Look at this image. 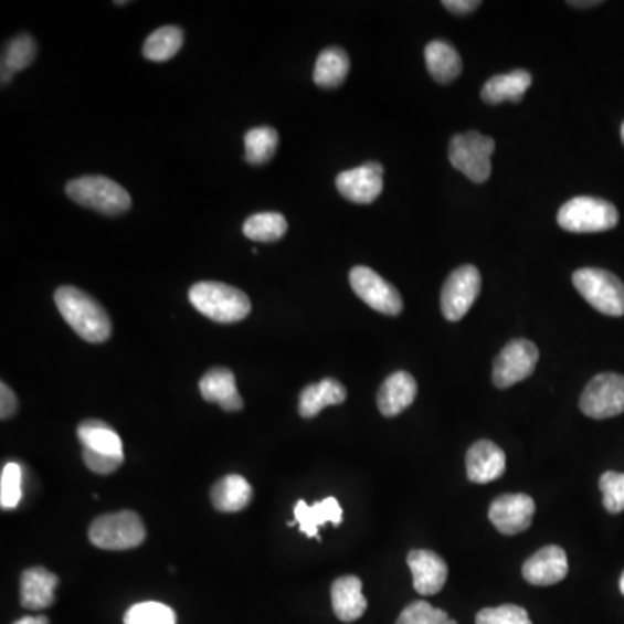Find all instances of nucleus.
<instances>
[{"label":"nucleus","instance_id":"1","mask_svg":"<svg viewBox=\"0 0 624 624\" xmlns=\"http://www.w3.org/2000/svg\"><path fill=\"white\" fill-rule=\"evenodd\" d=\"M54 303L72 330L85 342L103 343L112 335V321L105 307L89 294L75 286H61L54 294Z\"/></svg>","mask_w":624,"mask_h":624},{"label":"nucleus","instance_id":"2","mask_svg":"<svg viewBox=\"0 0 624 624\" xmlns=\"http://www.w3.org/2000/svg\"><path fill=\"white\" fill-rule=\"evenodd\" d=\"M82 444V458L96 474H114L124 464V446L120 435L102 420H85L77 429Z\"/></svg>","mask_w":624,"mask_h":624},{"label":"nucleus","instance_id":"3","mask_svg":"<svg viewBox=\"0 0 624 624\" xmlns=\"http://www.w3.org/2000/svg\"><path fill=\"white\" fill-rule=\"evenodd\" d=\"M190 303L198 313L215 322H239L252 310L246 294L219 282H200L191 286Z\"/></svg>","mask_w":624,"mask_h":624},{"label":"nucleus","instance_id":"4","mask_svg":"<svg viewBox=\"0 0 624 624\" xmlns=\"http://www.w3.org/2000/svg\"><path fill=\"white\" fill-rule=\"evenodd\" d=\"M66 194L78 205L112 218L125 214L133 205L130 194L118 182L105 176H84L73 179L66 184Z\"/></svg>","mask_w":624,"mask_h":624},{"label":"nucleus","instance_id":"5","mask_svg":"<svg viewBox=\"0 0 624 624\" xmlns=\"http://www.w3.org/2000/svg\"><path fill=\"white\" fill-rule=\"evenodd\" d=\"M557 222L569 233H602L617 226L620 214L601 198L578 197L560 207Z\"/></svg>","mask_w":624,"mask_h":624},{"label":"nucleus","instance_id":"6","mask_svg":"<svg viewBox=\"0 0 624 624\" xmlns=\"http://www.w3.org/2000/svg\"><path fill=\"white\" fill-rule=\"evenodd\" d=\"M572 283L581 297L605 316H624V285L616 274L584 267L572 274Z\"/></svg>","mask_w":624,"mask_h":624},{"label":"nucleus","instance_id":"7","mask_svg":"<svg viewBox=\"0 0 624 624\" xmlns=\"http://www.w3.org/2000/svg\"><path fill=\"white\" fill-rule=\"evenodd\" d=\"M495 149V139L477 130L456 134L450 142V161L472 182L483 184L491 176V157Z\"/></svg>","mask_w":624,"mask_h":624},{"label":"nucleus","instance_id":"8","mask_svg":"<svg viewBox=\"0 0 624 624\" xmlns=\"http://www.w3.org/2000/svg\"><path fill=\"white\" fill-rule=\"evenodd\" d=\"M89 540L102 550H130L146 540L145 523L136 511L106 514L91 523Z\"/></svg>","mask_w":624,"mask_h":624},{"label":"nucleus","instance_id":"9","mask_svg":"<svg viewBox=\"0 0 624 624\" xmlns=\"http://www.w3.org/2000/svg\"><path fill=\"white\" fill-rule=\"evenodd\" d=\"M584 415L593 420L613 419L624 413V377L620 373H601L584 387L580 399Z\"/></svg>","mask_w":624,"mask_h":624},{"label":"nucleus","instance_id":"10","mask_svg":"<svg viewBox=\"0 0 624 624\" xmlns=\"http://www.w3.org/2000/svg\"><path fill=\"white\" fill-rule=\"evenodd\" d=\"M540 351L531 340L516 339L501 349L493 364V383L498 389H508L535 373Z\"/></svg>","mask_w":624,"mask_h":624},{"label":"nucleus","instance_id":"11","mask_svg":"<svg viewBox=\"0 0 624 624\" xmlns=\"http://www.w3.org/2000/svg\"><path fill=\"white\" fill-rule=\"evenodd\" d=\"M479 269L476 266H462L453 271L441 292V309L447 321H459L467 315L480 294Z\"/></svg>","mask_w":624,"mask_h":624},{"label":"nucleus","instance_id":"12","mask_svg":"<svg viewBox=\"0 0 624 624\" xmlns=\"http://www.w3.org/2000/svg\"><path fill=\"white\" fill-rule=\"evenodd\" d=\"M349 282L355 294L377 313L387 316H399L403 313V298L399 292L370 267H352Z\"/></svg>","mask_w":624,"mask_h":624},{"label":"nucleus","instance_id":"13","mask_svg":"<svg viewBox=\"0 0 624 624\" xmlns=\"http://www.w3.org/2000/svg\"><path fill=\"white\" fill-rule=\"evenodd\" d=\"M335 184L349 202L368 205L382 194L383 166L379 161H364L361 167L340 172Z\"/></svg>","mask_w":624,"mask_h":624},{"label":"nucleus","instance_id":"14","mask_svg":"<svg viewBox=\"0 0 624 624\" xmlns=\"http://www.w3.org/2000/svg\"><path fill=\"white\" fill-rule=\"evenodd\" d=\"M535 499L529 495H501L489 507V520L501 535L514 536L528 531L535 517Z\"/></svg>","mask_w":624,"mask_h":624},{"label":"nucleus","instance_id":"15","mask_svg":"<svg viewBox=\"0 0 624 624\" xmlns=\"http://www.w3.org/2000/svg\"><path fill=\"white\" fill-rule=\"evenodd\" d=\"M568 556L557 544L543 547L522 565V577L535 586H552L568 577Z\"/></svg>","mask_w":624,"mask_h":624},{"label":"nucleus","instance_id":"16","mask_svg":"<svg viewBox=\"0 0 624 624\" xmlns=\"http://www.w3.org/2000/svg\"><path fill=\"white\" fill-rule=\"evenodd\" d=\"M408 565L413 574V586L420 595H435L444 589L447 564L443 557L431 550H411Z\"/></svg>","mask_w":624,"mask_h":624},{"label":"nucleus","instance_id":"17","mask_svg":"<svg viewBox=\"0 0 624 624\" xmlns=\"http://www.w3.org/2000/svg\"><path fill=\"white\" fill-rule=\"evenodd\" d=\"M467 476L472 483L488 484L499 479L507 470V456L493 441H477L467 453Z\"/></svg>","mask_w":624,"mask_h":624},{"label":"nucleus","instance_id":"18","mask_svg":"<svg viewBox=\"0 0 624 624\" xmlns=\"http://www.w3.org/2000/svg\"><path fill=\"white\" fill-rule=\"evenodd\" d=\"M416 392H419V385L413 374L408 371H395L389 374L380 387L379 398H377L380 413L389 419L401 415L406 408L413 404Z\"/></svg>","mask_w":624,"mask_h":624},{"label":"nucleus","instance_id":"19","mask_svg":"<svg viewBox=\"0 0 624 624\" xmlns=\"http://www.w3.org/2000/svg\"><path fill=\"white\" fill-rule=\"evenodd\" d=\"M295 522L298 529L307 536V538H316L321 540L318 529L327 522L334 523L335 528H339L342 523L343 510L340 507L339 499L334 496L316 501V504L307 505L304 499H298L295 504Z\"/></svg>","mask_w":624,"mask_h":624},{"label":"nucleus","instance_id":"20","mask_svg":"<svg viewBox=\"0 0 624 624\" xmlns=\"http://www.w3.org/2000/svg\"><path fill=\"white\" fill-rule=\"evenodd\" d=\"M331 605L335 616L343 623H355L367 613L363 581L358 577H342L331 584Z\"/></svg>","mask_w":624,"mask_h":624},{"label":"nucleus","instance_id":"21","mask_svg":"<svg viewBox=\"0 0 624 624\" xmlns=\"http://www.w3.org/2000/svg\"><path fill=\"white\" fill-rule=\"evenodd\" d=\"M200 392L209 403H218L224 411H240L243 399L240 395L233 371L228 368H212L200 380Z\"/></svg>","mask_w":624,"mask_h":624},{"label":"nucleus","instance_id":"22","mask_svg":"<svg viewBox=\"0 0 624 624\" xmlns=\"http://www.w3.org/2000/svg\"><path fill=\"white\" fill-rule=\"evenodd\" d=\"M57 580L54 572L44 568H30L21 574L20 601L24 609L42 611L53 605Z\"/></svg>","mask_w":624,"mask_h":624},{"label":"nucleus","instance_id":"23","mask_svg":"<svg viewBox=\"0 0 624 624\" xmlns=\"http://www.w3.org/2000/svg\"><path fill=\"white\" fill-rule=\"evenodd\" d=\"M346 398V387L339 380L325 379L319 383H310L300 392L298 413L303 419H315L322 408L342 404Z\"/></svg>","mask_w":624,"mask_h":624},{"label":"nucleus","instance_id":"24","mask_svg":"<svg viewBox=\"0 0 624 624\" xmlns=\"http://www.w3.org/2000/svg\"><path fill=\"white\" fill-rule=\"evenodd\" d=\"M531 73L526 70L495 75L484 84L480 96L488 105H501L505 102L519 103L526 91L531 87Z\"/></svg>","mask_w":624,"mask_h":624},{"label":"nucleus","instance_id":"25","mask_svg":"<svg viewBox=\"0 0 624 624\" xmlns=\"http://www.w3.org/2000/svg\"><path fill=\"white\" fill-rule=\"evenodd\" d=\"M425 63L435 82L450 84L462 73V57L453 45L444 41H434L425 47Z\"/></svg>","mask_w":624,"mask_h":624},{"label":"nucleus","instance_id":"26","mask_svg":"<svg viewBox=\"0 0 624 624\" xmlns=\"http://www.w3.org/2000/svg\"><path fill=\"white\" fill-rule=\"evenodd\" d=\"M210 496H212V505L219 511H230L231 514V511H240L246 508L250 499L254 496V489L245 477L233 474V476L222 477L212 488Z\"/></svg>","mask_w":624,"mask_h":624},{"label":"nucleus","instance_id":"27","mask_svg":"<svg viewBox=\"0 0 624 624\" xmlns=\"http://www.w3.org/2000/svg\"><path fill=\"white\" fill-rule=\"evenodd\" d=\"M349 68H351V61L343 49H325L316 61L315 75H313L315 84L322 89H335L343 84Z\"/></svg>","mask_w":624,"mask_h":624},{"label":"nucleus","instance_id":"28","mask_svg":"<svg viewBox=\"0 0 624 624\" xmlns=\"http://www.w3.org/2000/svg\"><path fill=\"white\" fill-rule=\"evenodd\" d=\"M36 56V44L29 33H20L8 42L2 56V85L9 84L14 73L29 68Z\"/></svg>","mask_w":624,"mask_h":624},{"label":"nucleus","instance_id":"29","mask_svg":"<svg viewBox=\"0 0 624 624\" xmlns=\"http://www.w3.org/2000/svg\"><path fill=\"white\" fill-rule=\"evenodd\" d=\"M184 42V32L179 27H161L146 39L142 56L155 63L172 60Z\"/></svg>","mask_w":624,"mask_h":624},{"label":"nucleus","instance_id":"30","mask_svg":"<svg viewBox=\"0 0 624 624\" xmlns=\"http://www.w3.org/2000/svg\"><path fill=\"white\" fill-rule=\"evenodd\" d=\"M288 231V222L285 215L278 212H261L246 219L243 224V233L246 239L258 243H274L282 240Z\"/></svg>","mask_w":624,"mask_h":624},{"label":"nucleus","instance_id":"31","mask_svg":"<svg viewBox=\"0 0 624 624\" xmlns=\"http://www.w3.org/2000/svg\"><path fill=\"white\" fill-rule=\"evenodd\" d=\"M278 133L273 127H255L245 136V157L252 166H264L276 154Z\"/></svg>","mask_w":624,"mask_h":624},{"label":"nucleus","instance_id":"32","mask_svg":"<svg viewBox=\"0 0 624 624\" xmlns=\"http://www.w3.org/2000/svg\"><path fill=\"white\" fill-rule=\"evenodd\" d=\"M173 609L160 602H141L133 605L124 617V624H176Z\"/></svg>","mask_w":624,"mask_h":624},{"label":"nucleus","instance_id":"33","mask_svg":"<svg viewBox=\"0 0 624 624\" xmlns=\"http://www.w3.org/2000/svg\"><path fill=\"white\" fill-rule=\"evenodd\" d=\"M395 624H458L443 609L432 607L429 602L416 601L403 609Z\"/></svg>","mask_w":624,"mask_h":624},{"label":"nucleus","instance_id":"34","mask_svg":"<svg viewBox=\"0 0 624 624\" xmlns=\"http://www.w3.org/2000/svg\"><path fill=\"white\" fill-rule=\"evenodd\" d=\"M21 480H23V470L21 465L11 464L2 468V476H0V505L4 510H11L20 505L23 489H21Z\"/></svg>","mask_w":624,"mask_h":624},{"label":"nucleus","instance_id":"35","mask_svg":"<svg viewBox=\"0 0 624 624\" xmlns=\"http://www.w3.org/2000/svg\"><path fill=\"white\" fill-rule=\"evenodd\" d=\"M476 624H532L528 611L519 605L505 604L486 607L476 616Z\"/></svg>","mask_w":624,"mask_h":624},{"label":"nucleus","instance_id":"36","mask_svg":"<svg viewBox=\"0 0 624 624\" xmlns=\"http://www.w3.org/2000/svg\"><path fill=\"white\" fill-rule=\"evenodd\" d=\"M602 501L609 514L624 511V474L620 472H605L601 477Z\"/></svg>","mask_w":624,"mask_h":624},{"label":"nucleus","instance_id":"37","mask_svg":"<svg viewBox=\"0 0 624 624\" xmlns=\"http://www.w3.org/2000/svg\"><path fill=\"white\" fill-rule=\"evenodd\" d=\"M17 394L11 391V387H8V383H2V385H0V419H11V416L17 413Z\"/></svg>","mask_w":624,"mask_h":624},{"label":"nucleus","instance_id":"38","mask_svg":"<svg viewBox=\"0 0 624 624\" xmlns=\"http://www.w3.org/2000/svg\"><path fill=\"white\" fill-rule=\"evenodd\" d=\"M443 6L455 14H467V12L476 11L480 2L477 0H444Z\"/></svg>","mask_w":624,"mask_h":624},{"label":"nucleus","instance_id":"39","mask_svg":"<svg viewBox=\"0 0 624 624\" xmlns=\"http://www.w3.org/2000/svg\"><path fill=\"white\" fill-rule=\"evenodd\" d=\"M14 624H49V617L45 616H27L21 617Z\"/></svg>","mask_w":624,"mask_h":624},{"label":"nucleus","instance_id":"40","mask_svg":"<svg viewBox=\"0 0 624 624\" xmlns=\"http://www.w3.org/2000/svg\"><path fill=\"white\" fill-rule=\"evenodd\" d=\"M571 6H577V8H583V6H599L601 2H569Z\"/></svg>","mask_w":624,"mask_h":624},{"label":"nucleus","instance_id":"41","mask_svg":"<svg viewBox=\"0 0 624 624\" xmlns=\"http://www.w3.org/2000/svg\"><path fill=\"white\" fill-rule=\"evenodd\" d=\"M620 589H621V593H623L624 595V572L623 574H621Z\"/></svg>","mask_w":624,"mask_h":624},{"label":"nucleus","instance_id":"42","mask_svg":"<svg viewBox=\"0 0 624 624\" xmlns=\"http://www.w3.org/2000/svg\"><path fill=\"white\" fill-rule=\"evenodd\" d=\"M621 137H623V142H624V121L623 125H621Z\"/></svg>","mask_w":624,"mask_h":624}]
</instances>
